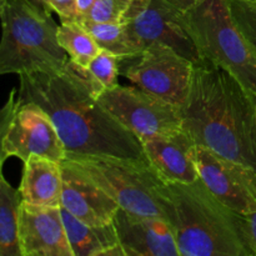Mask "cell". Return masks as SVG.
Masks as SVG:
<instances>
[{
    "label": "cell",
    "instance_id": "obj_1",
    "mask_svg": "<svg viewBox=\"0 0 256 256\" xmlns=\"http://www.w3.org/2000/svg\"><path fill=\"white\" fill-rule=\"evenodd\" d=\"M18 96L34 102L54 122L66 155H99L149 162L139 138L98 100L82 68L68 60L60 72L19 75Z\"/></svg>",
    "mask_w": 256,
    "mask_h": 256
},
{
    "label": "cell",
    "instance_id": "obj_2",
    "mask_svg": "<svg viewBox=\"0 0 256 256\" xmlns=\"http://www.w3.org/2000/svg\"><path fill=\"white\" fill-rule=\"evenodd\" d=\"M182 116L195 144L256 172V96L230 72L195 65Z\"/></svg>",
    "mask_w": 256,
    "mask_h": 256
},
{
    "label": "cell",
    "instance_id": "obj_3",
    "mask_svg": "<svg viewBox=\"0 0 256 256\" xmlns=\"http://www.w3.org/2000/svg\"><path fill=\"white\" fill-rule=\"evenodd\" d=\"M159 194L180 256H254L242 214L220 202L202 179L164 182Z\"/></svg>",
    "mask_w": 256,
    "mask_h": 256
},
{
    "label": "cell",
    "instance_id": "obj_4",
    "mask_svg": "<svg viewBox=\"0 0 256 256\" xmlns=\"http://www.w3.org/2000/svg\"><path fill=\"white\" fill-rule=\"evenodd\" d=\"M0 74L60 72L68 54L52 12L30 0H2Z\"/></svg>",
    "mask_w": 256,
    "mask_h": 256
},
{
    "label": "cell",
    "instance_id": "obj_5",
    "mask_svg": "<svg viewBox=\"0 0 256 256\" xmlns=\"http://www.w3.org/2000/svg\"><path fill=\"white\" fill-rule=\"evenodd\" d=\"M184 20L202 62L236 78L256 96V52L232 16L230 0H202Z\"/></svg>",
    "mask_w": 256,
    "mask_h": 256
},
{
    "label": "cell",
    "instance_id": "obj_6",
    "mask_svg": "<svg viewBox=\"0 0 256 256\" xmlns=\"http://www.w3.org/2000/svg\"><path fill=\"white\" fill-rule=\"evenodd\" d=\"M65 159L112 196L120 209L164 218L159 200L164 180L149 162L99 155H66Z\"/></svg>",
    "mask_w": 256,
    "mask_h": 256
},
{
    "label": "cell",
    "instance_id": "obj_7",
    "mask_svg": "<svg viewBox=\"0 0 256 256\" xmlns=\"http://www.w3.org/2000/svg\"><path fill=\"white\" fill-rule=\"evenodd\" d=\"M12 90L2 110L0 122V162L15 156L22 162L32 155L62 162L66 150L54 122L44 109L34 102L15 96Z\"/></svg>",
    "mask_w": 256,
    "mask_h": 256
},
{
    "label": "cell",
    "instance_id": "obj_8",
    "mask_svg": "<svg viewBox=\"0 0 256 256\" xmlns=\"http://www.w3.org/2000/svg\"><path fill=\"white\" fill-rule=\"evenodd\" d=\"M122 22L140 54L149 45L162 44L195 65L202 62L185 25L184 12L168 0H134Z\"/></svg>",
    "mask_w": 256,
    "mask_h": 256
},
{
    "label": "cell",
    "instance_id": "obj_9",
    "mask_svg": "<svg viewBox=\"0 0 256 256\" xmlns=\"http://www.w3.org/2000/svg\"><path fill=\"white\" fill-rule=\"evenodd\" d=\"M126 65L122 75L135 86L180 108L192 89L195 64L172 48L152 44Z\"/></svg>",
    "mask_w": 256,
    "mask_h": 256
},
{
    "label": "cell",
    "instance_id": "obj_10",
    "mask_svg": "<svg viewBox=\"0 0 256 256\" xmlns=\"http://www.w3.org/2000/svg\"><path fill=\"white\" fill-rule=\"evenodd\" d=\"M102 106L138 138L182 129V109L140 88L116 85L98 96Z\"/></svg>",
    "mask_w": 256,
    "mask_h": 256
},
{
    "label": "cell",
    "instance_id": "obj_11",
    "mask_svg": "<svg viewBox=\"0 0 256 256\" xmlns=\"http://www.w3.org/2000/svg\"><path fill=\"white\" fill-rule=\"evenodd\" d=\"M196 166L200 179L228 208L242 215L256 212V172L199 145Z\"/></svg>",
    "mask_w": 256,
    "mask_h": 256
},
{
    "label": "cell",
    "instance_id": "obj_12",
    "mask_svg": "<svg viewBox=\"0 0 256 256\" xmlns=\"http://www.w3.org/2000/svg\"><path fill=\"white\" fill-rule=\"evenodd\" d=\"M19 245L22 256H74L62 206H39L22 202Z\"/></svg>",
    "mask_w": 256,
    "mask_h": 256
},
{
    "label": "cell",
    "instance_id": "obj_13",
    "mask_svg": "<svg viewBox=\"0 0 256 256\" xmlns=\"http://www.w3.org/2000/svg\"><path fill=\"white\" fill-rule=\"evenodd\" d=\"M62 192L60 206L88 225L112 224L120 206L69 160L62 162Z\"/></svg>",
    "mask_w": 256,
    "mask_h": 256
},
{
    "label": "cell",
    "instance_id": "obj_14",
    "mask_svg": "<svg viewBox=\"0 0 256 256\" xmlns=\"http://www.w3.org/2000/svg\"><path fill=\"white\" fill-rule=\"evenodd\" d=\"M114 224L125 256H180L174 232L164 218L119 209Z\"/></svg>",
    "mask_w": 256,
    "mask_h": 256
},
{
    "label": "cell",
    "instance_id": "obj_15",
    "mask_svg": "<svg viewBox=\"0 0 256 256\" xmlns=\"http://www.w3.org/2000/svg\"><path fill=\"white\" fill-rule=\"evenodd\" d=\"M145 155L164 182H192L200 179L198 145L184 129L168 134L140 136Z\"/></svg>",
    "mask_w": 256,
    "mask_h": 256
},
{
    "label": "cell",
    "instance_id": "obj_16",
    "mask_svg": "<svg viewBox=\"0 0 256 256\" xmlns=\"http://www.w3.org/2000/svg\"><path fill=\"white\" fill-rule=\"evenodd\" d=\"M19 190L22 202L39 206H60L62 192V162L32 155L24 162Z\"/></svg>",
    "mask_w": 256,
    "mask_h": 256
},
{
    "label": "cell",
    "instance_id": "obj_17",
    "mask_svg": "<svg viewBox=\"0 0 256 256\" xmlns=\"http://www.w3.org/2000/svg\"><path fill=\"white\" fill-rule=\"evenodd\" d=\"M62 215L74 256H125L114 222L102 226L88 225L62 208Z\"/></svg>",
    "mask_w": 256,
    "mask_h": 256
},
{
    "label": "cell",
    "instance_id": "obj_18",
    "mask_svg": "<svg viewBox=\"0 0 256 256\" xmlns=\"http://www.w3.org/2000/svg\"><path fill=\"white\" fill-rule=\"evenodd\" d=\"M22 196L4 175H0V256H22L19 219Z\"/></svg>",
    "mask_w": 256,
    "mask_h": 256
},
{
    "label": "cell",
    "instance_id": "obj_19",
    "mask_svg": "<svg viewBox=\"0 0 256 256\" xmlns=\"http://www.w3.org/2000/svg\"><path fill=\"white\" fill-rule=\"evenodd\" d=\"M80 22L89 30L100 49L112 52L120 60H132L140 55L130 39L124 22L82 20Z\"/></svg>",
    "mask_w": 256,
    "mask_h": 256
},
{
    "label": "cell",
    "instance_id": "obj_20",
    "mask_svg": "<svg viewBox=\"0 0 256 256\" xmlns=\"http://www.w3.org/2000/svg\"><path fill=\"white\" fill-rule=\"evenodd\" d=\"M58 39L69 59L84 68L89 66L102 50L89 30L80 22H62L58 29Z\"/></svg>",
    "mask_w": 256,
    "mask_h": 256
},
{
    "label": "cell",
    "instance_id": "obj_21",
    "mask_svg": "<svg viewBox=\"0 0 256 256\" xmlns=\"http://www.w3.org/2000/svg\"><path fill=\"white\" fill-rule=\"evenodd\" d=\"M119 62L122 60L112 52L102 49L99 54L92 59L88 70L92 79L99 84L102 90L112 89L118 84V75H119Z\"/></svg>",
    "mask_w": 256,
    "mask_h": 256
},
{
    "label": "cell",
    "instance_id": "obj_22",
    "mask_svg": "<svg viewBox=\"0 0 256 256\" xmlns=\"http://www.w3.org/2000/svg\"><path fill=\"white\" fill-rule=\"evenodd\" d=\"M230 8L238 26L256 52V2L230 0Z\"/></svg>",
    "mask_w": 256,
    "mask_h": 256
},
{
    "label": "cell",
    "instance_id": "obj_23",
    "mask_svg": "<svg viewBox=\"0 0 256 256\" xmlns=\"http://www.w3.org/2000/svg\"><path fill=\"white\" fill-rule=\"evenodd\" d=\"M134 0H95L86 18L92 22H122Z\"/></svg>",
    "mask_w": 256,
    "mask_h": 256
},
{
    "label": "cell",
    "instance_id": "obj_24",
    "mask_svg": "<svg viewBox=\"0 0 256 256\" xmlns=\"http://www.w3.org/2000/svg\"><path fill=\"white\" fill-rule=\"evenodd\" d=\"M49 5L62 22H78L76 0H49Z\"/></svg>",
    "mask_w": 256,
    "mask_h": 256
},
{
    "label": "cell",
    "instance_id": "obj_25",
    "mask_svg": "<svg viewBox=\"0 0 256 256\" xmlns=\"http://www.w3.org/2000/svg\"><path fill=\"white\" fill-rule=\"evenodd\" d=\"M242 219H244V228L248 240H249L254 256H256V212L242 215Z\"/></svg>",
    "mask_w": 256,
    "mask_h": 256
},
{
    "label": "cell",
    "instance_id": "obj_26",
    "mask_svg": "<svg viewBox=\"0 0 256 256\" xmlns=\"http://www.w3.org/2000/svg\"><path fill=\"white\" fill-rule=\"evenodd\" d=\"M95 0H76V12H78V22H82L85 19L88 12L92 9Z\"/></svg>",
    "mask_w": 256,
    "mask_h": 256
},
{
    "label": "cell",
    "instance_id": "obj_27",
    "mask_svg": "<svg viewBox=\"0 0 256 256\" xmlns=\"http://www.w3.org/2000/svg\"><path fill=\"white\" fill-rule=\"evenodd\" d=\"M168 2L174 5V6L179 8L182 12H186V10L192 9L195 5L199 4L202 0H168Z\"/></svg>",
    "mask_w": 256,
    "mask_h": 256
},
{
    "label": "cell",
    "instance_id": "obj_28",
    "mask_svg": "<svg viewBox=\"0 0 256 256\" xmlns=\"http://www.w3.org/2000/svg\"><path fill=\"white\" fill-rule=\"evenodd\" d=\"M30 2H32L34 4L39 5V6L44 8V9L48 10L49 12H52V9H50V5H49V0H30Z\"/></svg>",
    "mask_w": 256,
    "mask_h": 256
},
{
    "label": "cell",
    "instance_id": "obj_29",
    "mask_svg": "<svg viewBox=\"0 0 256 256\" xmlns=\"http://www.w3.org/2000/svg\"><path fill=\"white\" fill-rule=\"evenodd\" d=\"M248 2H256V0H248Z\"/></svg>",
    "mask_w": 256,
    "mask_h": 256
}]
</instances>
